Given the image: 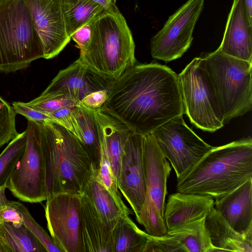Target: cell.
<instances>
[{"label": "cell", "mask_w": 252, "mask_h": 252, "mask_svg": "<svg viewBox=\"0 0 252 252\" xmlns=\"http://www.w3.org/2000/svg\"><path fill=\"white\" fill-rule=\"evenodd\" d=\"M104 106L143 135L185 114L178 75L153 62L136 63L116 78Z\"/></svg>", "instance_id": "1"}, {"label": "cell", "mask_w": 252, "mask_h": 252, "mask_svg": "<svg viewBox=\"0 0 252 252\" xmlns=\"http://www.w3.org/2000/svg\"><path fill=\"white\" fill-rule=\"evenodd\" d=\"M252 178V139L243 138L213 147L177 178V192L209 196L214 200Z\"/></svg>", "instance_id": "2"}, {"label": "cell", "mask_w": 252, "mask_h": 252, "mask_svg": "<svg viewBox=\"0 0 252 252\" xmlns=\"http://www.w3.org/2000/svg\"><path fill=\"white\" fill-rule=\"evenodd\" d=\"M38 124L46 199L58 193L82 194L93 165L81 142L61 125Z\"/></svg>", "instance_id": "3"}, {"label": "cell", "mask_w": 252, "mask_h": 252, "mask_svg": "<svg viewBox=\"0 0 252 252\" xmlns=\"http://www.w3.org/2000/svg\"><path fill=\"white\" fill-rule=\"evenodd\" d=\"M135 48L125 18L114 4L92 22L89 42L78 59L98 74L116 79L136 63Z\"/></svg>", "instance_id": "4"}, {"label": "cell", "mask_w": 252, "mask_h": 252, "mask_svg": "<svg viewBox=\"0 0 252 252\" xmlns=\"http://www.w3.org/2000/svg\"><path fill=\"white\" fill-rule=\"evenodd\" d=\"M43 57L25 0H0V72L25 69Z\"/></svg>", "instance_id": "5"}, {"label": "cell", "mask_w": 252, "mask_h": 252, "mask_svg": "<svg viewBox=\"0 0 252 252\" xmlns=\"http://www.w3.org/2000/svg\"><path fill=\"white\" fill-rule=\"evenodd\" d=\"M222 109L224 124L243 116L252 107V63L218 49L202 56Z\"/></svg>", "instance_id": "6"}, {"label": "cell", "mask_w": 252, "mask_h": 252, "mask_svg": "<svg viewBox=\"0 0 252 252\" xmlns=\"http://www.w3.org/2000/svg\"><path fill=\"white\" fill-rule=\"evenodd\" d=\"M185 113L191 123L213 132L224 125V115L209 78L205 61L196 57L178 74Z\"/></svg>", "instance_id": "7"}, {"label": "cell", "mask_w": 252, "mask_h": 252, "mask_svg": "<svg viewBox=\"0 0 252 252\" xmlns=\"http://www.w3.org/2000/svg\"><path fill=\"white\" fill-rule=\"evenodd\" d=\"M143 159L146 194L136 220L149 235L162 236L168 232L164 220L165 200L171 167L151 133L144 135Z\"/></svg>", "instance_id": "8"}, {"label": "cell", "mask_w": 252, "mask_h": 252, "mask_svg": "<svg viewBox=\"0 0 252 252\" xmlns=\"http://www.w3.org/2000/svg\"><path fill=\"white\" fill-rule=\"evenodd\" d=\"M25 151L6 186L19 200L39 203L46 200L45 170L38 123L28 121Z\"/></svg>", "instance_id": "9"}, {"label": "cell", "mask_w": 252, "mask_h": 252, "mask_svg": "<svg viewBox=\"0 0 252 252\" xmlns=\"http://www.w3.org/2000/svg\"><path fill=\"white\" fill-rule=\"evenodd\" d=\"M151 133L173 167L177 178L195 165L213 148L186 125L183 116L168 121Z\"/></svg>", "instance_id": "10"}, {"label": "cell", "mask_w": 252, "mask_h": 252, "mask_svg": "<svg viewBox=\"0 0 252 252\" xmlns=\"http://www.w3.org/2000/svg\"><path fill=\"white\" fill-rule=\"evenodd\" d=\"M205 0H188L170 15L150 41L153 58L168 62L181 58L190 48Z\"/></svg>", "instance_id": "11"}, {"label": "cell", "mask_w": 252, "mask_h": 252, "mask_svg": "<svg viewBox=\"0 0 252 252\" xmlns=\"http://www.w3.org/2000/svg\"><path fill=\"white\" fill-rule=\"evenodd\" d=\"M46 200L47 227L56 245L63 252H82L81 194L58 193Z\"/></svg>", "instance_id": "12"}, {"label": "cell", "mask_w": 252, "mask_h": 252, "mask_svg": "<svg viewBox=\"0 0 252 252\" xmlns=\"http://www.w3.org/2000/svg\"><path fill=\"white\" fill-rule=\"evenodd\" d=\"M144 135L132 131L124 146L117 186L136 216H139L146 194L143 159Z\"/></svg>", "instance_id": "13"}, {"label": "cell", "mask_w": 252, "mask_h": 252, "mask_svg": "<svg viewBox=\"0 0 252 252\" xmlns=\"http://www.w3.org/2000/svg\"><path fill=\"white\" fill-rule=\"evenodd\" d=\"M115 79L95 72L79 59L60 70L38 99L65 95L80 102L88 94L100 90L109 91Z\"/></svg>", "instance_id": "14"}, {"label": "cell", "mask_w": 252, "mask_h": 252, "mask_svg": "<svg viewBox=\"0 0 252 252\" xmlns=\"http://www.w3.org/2000/svg\"><path fill=\"white\" fill-rule=\"evenodd\" d=\"M25 1L42 46L43 58L55 57L71 39L66 33L60 0Z\"/></svg>", "instance_id": "15"}, {"label": "cell", "mask_w": 252, "mask_h": 252, "mask_svg": "<svg viewBox=\"0 0 252 252\" xmlns=\"http://www.w3.org/2000/svg\"><path fill=\"white\" fill-rule=\"evenodd\" d=\"M217 49L252 63V22L248 17L244 0H233L222 40Z\"/></svg>", "instance_id": "16"}, {"label": "cell", "mask_w": 252, "mask_h": 252, "mask_svg": "<svg viewBox=\"0 0 252 252\" xmlns=\"http://www.w3.org/2000/svg\"><path fill=\"white\" fill-rule=\"evenodd\" d=\"M214 208L236 232L252 235V178L215 199Z\"/></svg>", "instance_id": "17"}, {"label": "cell", "mask_w": 252, "mask_h": 252, "mask_svg": "<svg viewBox=\"0 0 252 252\" xmlns=\"http://www.w3.org/2000/svg\"><path fill=\"white\" fill-rule=\"evenodd\" d=\"M214 206V199L207 195L179 192L170 194L164 211L168 232L206 217Z\"/></svg>", "instance_id": "18"}, {"label": "cell", "mask_w": 252, "mask_h": 252, "mask_svg": "<svg viewBox=\"0 0 252 252\" xmlns=\"http://www.w3.org/2000/svg\"><path fill=\"white\" fill-rule=\"evenodd\" d=\"M101 139V151L106 155L116 180L119 175L125 143L134 130L108 110L104 105L95 110Z\"/></svg>", "instance_id": "19"}, {"label": "cell", "mask_w": 252, "mask_h": 252, "mask_svg": "<svg viewBox=\"0 0 252 252\" xmlns=\"http://www.w3.org/2000/svg\"><path fill=\"white\" fill-rule=\"evenodd\" d=\"M82 252H112V232L103 223L90 200L81 194Z\"/></svg>", "instance_id": "20"}, {"label": "cell", "mask_w": 252, "mask_h": 252, "mask_svg": "<svg viewBox=\"0 0 252 252\" xmlns=\"http://www.w3.org/2000/svg\"><path fill=\"white\" fill-rule=\"evenodd\" d=\"M205 226L217 252H252V235L234 230L214 207L205 219Z\"/></svg>", "instance_id": "21"}, {"label": "cell", "mask_w": 252, "mask_h": 252, "mask_svg": "<svg viewBox=\"0 0 252 252\" xmlns=\"http://www.w3.org/2000/svg\"><path fill=\"white\" fill-rule=\"evenodd\" d=\"M96 171L93 168L83 193L93 204L106 228L112 232L119 219L129 216L131 212L118 204L98 178Z\"/></svg>", "instance_id": "22"}, {"label": "cell", "mask_w": 252, "mask_h": 252, "mask_svg": "<svg viewBox=\"0 0 252 252\" xmlns=\"http://www.w3.org/2000/svg\"><path fill=\"white\" fill-rule=\"evenodd\" d=\"M30 252L47 251L24 224L0 222V252Z\"/></svg>", "instance_id": "23"}, {"label": "cell", "mask_w": 252, "mask_h": 252, "mask_svg": "<svg viewBox=\"0 0 252 252\" xmlns=\"http://www.w3.org/2000/svg\"><path fill=\"white\" fill-rule=\"evenodd\" d=\"M112 252H143L149 235L140 229L129 216H123L112 230Z\"/></svg>", "instance_id": "24"}, {"label": "cell", "mask_w": 252, "mask_h": 252, "mask_svg": "<svg viewBox=\"0 0 252 252\" xmlns=\"http://www.w3.org/2000/svg\"><path fill=\"white\" fill-rule=\"evenodd\" d=\"M60 5L66 33L70 37L104 9L94 0H60Z\"/></svg>", "instance_id": "25"}, {"label": "cell", "mask_w": 252, "mask_h": 252, "mask_svg": "<svg viewBox=\"0 0 252 252\" xmlns=\"http://www.w3.org/2000/svg\"><path fill=\"white\" fill-rule=\"evenodd\" d=\"M77 115L82 131L81 143L91 159L93 168L97 171L101 146L95 110L90 109L80 102L77 106Z\"/></svg>", "instance_id": "26"}, {"label": "cell", "mask_w": 252, "mask_h": 252, "mask_svg": "<svg viewBox=\"0 0 252 252\" xmlns=\"http://www.w3.org/2000/svg\"><path fill=\"white\" fill-rule=\"evenodd\" d=\"M205 219L206 217L167 233L177 237L186 252H217L206 228Z\"/></svg>", "instance_id": "27"}, {"label": "cell", "mask_w": 252, "mask_h": 252, "mask_svg": "<svg viewBox=\"0 0 252 252\" xmlns=\"http://www.w3.org/2000/svg\"><path fill=\"white\" fill-rule=\"evenodd\" d=\"M26 130L13 138L0 154V188H6L9 179L26 148Z\"/></svg>", "instance_id": "28"}, {"label": "cell", "mask_w": 252, "mask_h": 252, "mask_svg": "<svg viewBox=\"0 0 252 252\" xmlns=\"http://www.w3.org/2000/svg\"><path fill=\"white\" fill-rule=\"evenodd\" d=\"M12 203L21 213L24 224L34 236L43 245L48 252H63L56 245L53 239L33 219L28 209L21 203L12 201Z\"/></svg>", "instance_id": "29"}, {"label": "cell", "mask_w": 252, "mask_h": 252, "mask_svg": "<svg viewBox=\"0 0 252 252\" xmlns=\"http://www.w3.org/2000/svg\"><path fill=\"white\" fill-rule=\"evenodd\" d=\"M96 175L99 180L118 204L125 210L130 211L122 198L109 160L106 155L102 151H101L100 160L98 169L96 171Z\"/></svg>", "instance_id": "30"}, {"label": "cell", "mask_w": 252, "mask_h": 252, "mask_svg": "<svg viewBox=\"0 0 252 252\" xmlns=\"http://www.w3.org/2000/svg\"><path fill=\"white\" fill-rule=\"evenodd\" d=\"M16 114L13 107L0 96V147L19 134L16 128Z\"/></svg>", "instance_id": "31"}, {"label": "cell", "mask_w": 252, "mask_h": 252, "mask_svg": "<svg viewBox=\"0 0 252 252\" xmlns=\"http://www.w3.org/2000/svg\"><path fill=\"white\" fill-rule=\"evenodd\" d=\"M80 102L76 101L65 95L38 99L36 98L26 103L30 107L39 111L51 114L64 108L77 106Z\"/></svg>", "instance_id": "32"}, {"label": "cell", "mask_w": 252, "mask_h": 252, "mask_svg": "<svg viewBox=\"0 0 252 252\" xmlns=\"http://www.w3.org/2000/svg\"><path fill=\"white\" fill-rule=\"evenodd\" d=\"M186 252L179 239L173 234L167 233L162 236L149 235L143 252Z\"/></svg>", "instance_id": "33"}, {"label": "cell", "mask_w": 252, "mask_h": 252, "mask_svg": "<svg viewBox=\"0 0 252 252\" xmlns=\"http://www.w3.org/2000/svg\"><path fill=\"white\" fill-rule=\"evenodd\" d=\"M77 106L64 108L49 115L59 121L64 127L81 142L83 134L77 118Z\"/></svg>", "instance_id": "34"}, {"label": "cell", "mask_w": 252, "mask_h": 252, "mask_svg": "<svg viewBox=\"0 0 252 252\" xmlns=\"http://www.w3.org/2000/svg\"><path fill=\"white\" fill-rule=\"evenodd\" d=\"M12 107L17 114L24 116L28 121L38 123H57L62 125L59 121L52 116L33 109L27 105L26 103L13 102Z\"/></svg>", "instance_id": "35"}, {"label": "cell", "mask_w": 252, "mask_h": 252, "mask_svg": "<svg viewBox=\"0 0 252 252\" xmlns=\"http://www.w3.org/2000/svg\"><path fill=\"white\" fill-rule=\"evenodd\" d=\"M12 222L15 225L23 224L22 216L12 201L0 206V222Z\"/></svg>", "instance_id": "36"}, {"label": "cell", "mask_w": 252, "mask_h": 252, "mask_svg": "<svg viewBox=\"0 0 252 252\" xmlns=\"http://www.w3.org/2000/svg\"><path fill=\"white\" fill-rule=\"evenodd\" d=\"M108 93V90L92 92L85 96L80 102L90 109L96 110L104 105L107 99Z\"/></svg>", "instance_id": "37"}, {"label": "cell", "mask_w": 252, "mask_h": 252, "mask_svg": "<svg viewBox=\"0 0 252 252\" xmlns=\"http://www.w3.org/2000/svg\"><path fill=\"white\" fill-rule=\"evenodd\" d=\"M93 21L79 28L70 37L75 42L77 47L80 49V51L84 50L89 42L91 33L92 23Z\"/></svg>", "instance_id": "38"}, {"label": "cell", "mask_w": 252, "mask_h": 252, "mask_svg": "<svg viewBox=\"0 0 252 252\" xmlns=\"http://www.w3.org/2000/svg\"><path fill=\"white\" fill-rule=\"evenodd\" d=\"M248 17L252 22V0H244Z\"/></svg>", "instance_id": "39"}, {"label": "cell", "mask_w": 252, "mask_h": 252, "mask_svg": "<svg viewBox=\"0 0 252 252\" xmlns=\"http://www.w3.org/2000/svg\"><path fill=\"white\" fill-rule=\"evenodd\" d=\"M99 4L104 9H107L116 4V0H94Z\"/></svg>", "instance_id": "40"}, {"label": "cell", "mask_w": 252, "mask_h": 252, "mask_svg": "<svg viewBox=\"0 0 252 252\" xmlns=\"http://www.w3.org/2000/svg\"><path fill=\"white\" fill-rule=\"evenodd\" d=\"M5 187L0 188V206L5 204L8 201L5 195Z\"/></svg>", "instance_id": "41"}]
</instances>
